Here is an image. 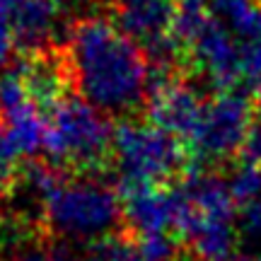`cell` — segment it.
<instances>
[{
    "mask_svg": "<svg viewBox=\"0 0 261 261\" xmlns=\"http://www.w3.org/2000/svg\"><path fill=\"white\" fill-rule=\"evenodd\" d=\"M65 54L77 94L97 109L128 114L148 102L150 63L116 22L102 17L75 22Z\"/></svg>",
    "mask_w": 261,
    "mask_h": 261,
    "instance_id": "6da1fadb",
    "label": "cell"
},
{
    "mask_svg": "<svg viewBox=\"0 0 261 261\" xmlns=\"http://www.w3.org/2000/svg\"><path fill=\"white\" fill-rule=\"evenodd\" d=\"M44 150L65 172L99 174L114 167V128L102 109L80 94H68L46 109Z\"/></svg>",
    "mask_w": 261,
    "mask_h": 261,
    "instance_id": "7a4b0ae2",
    "label": "cell"
},
{
    "mask_svg": "<svg viewBox=\"0 0 261 261\" xmlns=\"http://www.w3.org/2000/svg\"><path fill=\"white\" fill-rule=\"evenodd\" d=\"M123 223L121 196L99 181H63L44 198L41 205V234L44 242L54 237L63 240H99Z\"/></svg>",
    "mask_w": 261,
    "mask_h": 261,
    "instance_id": "3957f363",
    "label": "cell"
},
{
    "mask_svg": "<svg viewBox=\"0 0 261 261\" xmlns=\"http://www.w3.org/2000/svg\"><path fill=\"white\" fill-rule=\"evenodd\" d=\"M114 167L121 169V179L167 184L184 177L191 165L177 136L150 121H121L114 128Z\"/></svg>",
    "mask_w": 261,
    "mask_h": 261,
    "instance_id": "277c9868",
    "label": "cell"
},
{
    "mask_svg": "<svg viewBox=\"0 0 261 261\" xmlns=\"http://www.w3.org/2000/svg\"><path fill=\"white\" fill-rule=\"evenodd\" d=\"M252 126V107L242 92L225 90L203 104L201 121L187 140L194 165H218L240 152Z\"/></svg>",
    "mask_w": 261,
    "mask_h": 261,
    "instance_id": "5b68a950",
    "label": "cell"
},
{
    "mask_svg": "<svg viewBox=\"0 0 261 261\" xmlns=\"http://www.w3.org/2000/svg\"><path fill=\"white\" fill-rule=\"evenodd\" d=\"M116 191L121 196L123 227L133 234L169 232L177 230L181 213V191L165 184H143L119 179Z\"/></svg>",
    "mask_w": 261,
    "mask_h": 261,
    "instance_id": "8992f818",
    "label": "cell"
},
{
    "mask_svg": "<svg viewBox=\"0 0 261 261\" xmlns=\"http://www.w3.org/2000/svg\"><path fill=\"white\" fill-rule=\"evenodd\" d=\"M191 63L198 73H203L208 83L220 90L240 87V68H242V39L234 37L227 27L213 17L205 27L189 41Z\"/></svg>",
    "mask_w": 261,
    "mask_h": 261,
    "instance_id": "52a82bcc",
    "label": "cell"
},
{
    "mask_svg": "<svg viewBox=\"0 0 261 261\" xmlns=\"http://www.w3.org/2000/svg\"><path fill=\"white\" fill-rule=\"evenodd\" d=\"M203 97L181 77H167L148 92V121L177 136L181 143L191 138L203 112Z\"/></svg>",
    "mask_w": 261,
    "mask_h": 261,
    "instance_id": "ba28073f",
    "label": "cell"
},
{
    "mask_svg": "<svg viewBox=\"0 0 261 261\" xmlns=\"http://www.w3.org/2000/svg\"><path fill=\"white\" fill-rule=\"evenodd\" d=\"M174 12V0H114L116 27L143 51L172 34Z\"/></svg>",
    "mask_w": 261,
    "mask_h": 261,
    "instance_id": "9c48e42d",
    "label": "cell"
},
{
    "mask_svg": "<svg viewBox=\"0 0 261 261\" xmlns=\"http://www.w3.org/2000/svg\"><path fill=\"white\" fill-rule=\"evenodd\" d=\"M58 0H0V12L10 19L22 48L41 51L56 29Z\"/></svg>",
    "mask_w": 261,
    "mask_h": 261,
    "instance_id": "30bf717a",
    "label": "cell"
},
{
    "mask_svg": "<svg viewBox=\"0 0 261 261\" xmlns=\"http://www.w3.org/2000/svg\"><path fill=\"white\" fill-rule=\"evenodd\" d=\"M215 22L227 27L234 37H261V0H205Z\"/></svg>",
    "mask_w": 261,
    "mask_h": 261,
    "instance_id": "8fae6325",
    "label": "cell"
},
{
    "mask_svg": "<svg viewBox=\"0 0 261 261\" xmlns=\"http://www.w3.org/2000/svg\"><path fill=\"white\" fill-rule=\"evenodd\" d=\"M227 187H230V191H232L234 201L249 203V201L261 198V167L256 165V162L244 160L242 165L232 172V177H230V181H227Z\"/></svg>",
    "mask_w": 261,
    "mask_h": 261,
    "instance_id": "7c38bea8",
    "label": "cell"
},
{
    "mask_svg": "<svg viewBox=\"0 0 261 261\" xmlns=\"http://www.w3.org/2000/svg\"><path fill=\"white\" fill-rule=\"evenodd\" d=\"M240 232L249 240V242L261 247V198L244 203L242 213H240Z\"/></svg>",
    "mask_w": 261,
    "mask_h": 261,
    "instance_id": "4fadbf2b",
    "label": "cell"
},
{
    "mask_svg": "<svg viewBox=\"0 0 261 261\" xmlns=\"http://www.w3.org/2000/svg\"><path fill=\"white\" fill-rule=\"evenodd\" d=\"M15 48H17L15 29H12V24H10V19L0 12V70H5V68L12 63Z\"/></svg>",
    "mask_w": 261,
    "mask_h": 261,
    "instance_id": "5bb4252c",
    "label": "cell"
},
{
    "mask_svg": "<svg viewBox=\"0 0 261 261\" xmlns=\"http://www.w3.org/2000/svg\"><path fill=\"white\" fill-rule=\"evenodd\" d=\"M242 155L249 162H261V119L252 121V126H249V133H247L242 145Z\"/></svg>",
    "mask_w": 261,
    "mask_h": 261,
    "instance_id": "9a60e30c",
    "label": "cell"
},
{
    "mask_svg": "<svg viewBox=\"0 0 261 261\" xmlns=\"http://www.w3.org/2000/svg\"><path fill=\"white\" fill-rule=\"evenodd\" d=\"M15 261H68L58 252H48V249H34V252L19 254Z\"/></svg>",
    "mask_w": 261,
    "mask_h": 261,
    "instance_id": "2e32d148",
    "label": "cell"
},
{
    "mask_svg": "<svg viewBox=\"0 0 261 261\" xmlns=\"http://www.w3.org/2000/svg\"><path fill=\"white\" fill-rule=\"evenodd\" d=\"M90 261H119V259H116V254H114V249H112L109 237H104V247H99V252L94 254Z\"/></svg>",
    "mask_w": 261,
    "mask_h": 261,
    "instance_id": "e0dca14e",
    "label": "cell"
},
{
    "mask_svg": "<svg viewBox=\"0 0 261 261\" xmlns=\"http://www.w3.org/2000/svg\"><path fill=\"white\" fill-rule=\"evenodd\" d=\"M223 261H252L249 256H227V259H223Z\"/></svg>",
    "mask_w": 261,
    "mask_h": 261,
    "instance_id": "ac0fdd59",
    "label": "cell"
},
{
    "mask_svg": "<svg viewBox=\"0 0 261 261\" xmlns=\"http://www.w3.org/2000/svg\"><path fill=\"white\" fill-rule=\"evenodd\" d=\"M58 3H61V0H58Z\"/></svg>",
    "mask_w": 261,
    "mask_h": 261,
    "instance_id": "d6986e66",
    "label": "cell"
}]
</instances>
